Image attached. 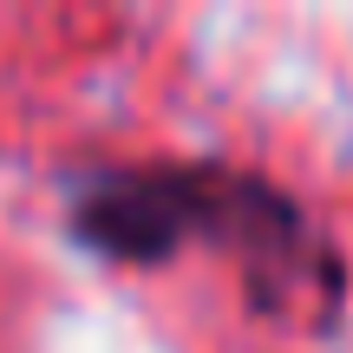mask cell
I'll return each instance as SVG.
<instances>
[{
  "label": "cell",
  "instance_id": "6da1fadb",
  "mask_svg": "<svg viewBox=\"0 0 353 353\" xmlns=\"http://www.w3.org/2000/svg\"><path fill=\"white\" fill-rule=\"evenodd\" d=\"M72 236L125 268H164L183 249H210L242 275L255 314H327L341 301V255L314 216L262 170L223 157L85 170L72 190Z\"/></svg>",
  "mask_w": 353,
  "mask_h": 353
}]
</instances>
